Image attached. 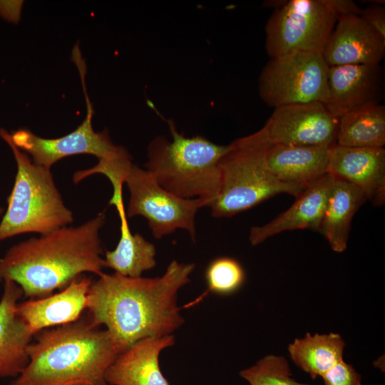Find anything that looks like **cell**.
<instances>
[{"label": "cell", "instance_id": "obj_23", "mask_svg": "<svg viewBox=\"0 0 385 385\" xmlns=\"http://www.w3.org/2000/svg\"><path fill=\"white\" fill-rule=\"evenodd\" d=\"M337 145L376 148L385 145V106H366L339 118Z\"/></svg>", "mask_w": 385, "mask_h": 385}, {"label": "cell", "instance_id": "obj_24", "mask_svg": "<svg viewBox=\"0 0 385 385\" xmlns=\"http://www.w3.org/2000/svg\"><path fill=\"white\" fill-rule=\"evenodd\" d=\"M205 277L207 289L193 302L186 304L185 308L198 304L210 293L227 295L235 292L243 285L245 272L235 259L220 257L209 263Z\"/></svg>", "mask_w": 385, "mask_h": 385}, {"label": "cell", "instance_id": "obj_10", "mask_svg": "<svg viewBox=\"0 0 385 385\" xmlns=\"http://www.w3.org/2000/svg\"><path fill=\"white\" fill-rule=\"evenodd\" d=\"M81 79L86 103V115L82 123L71 133L58 138H41L28 129H19L11 134L14 145L32 158V162L46 168L58 160L77 154H91L106 160L127 153L122 146L111 141L108 130L96 132L92 125L94 113L85 84L86 64L81 56L73 58Z\"/></svg>", "mask_w": 385, "mask_h": 385}, {"label": "cell", "instance_id": "obj_6", "mask_svg": "<svg viewBox=\"0 0 385 385\" xmlns=\"http://www.w3.org/2000/svg\"><path fill=\"white\" fill-rule=\"evenodd\" d=\"M269 144L259 131L230 144L219 163V194L208 207L213 217L234 216L281 193L297 197L304 189L282 182L269 172L264 159Z\"/></svg>", "mask_w": 385, "mask_h": 385}, {"label": "cell", "instance_id": "obj_3", "mask_svg": "<svg viewBox=\"0 0 385 385\" xmlns=\"http://www.w3.org/2000/svg\"><path fill=\"white\" fill-rule=\"evenodd\" d=\"M29 361L11 385H108L105 375L120 351L88 317L37 334Z\"/></svg>", "mask_w": 385, "mask_h": 385}, {"label": "cell", "instance_id": "obj_29", "mask_svg": "<svg viewBox=\"0 0 385 385\" xmlns=\"http://www.w3.org/2000/svg\"><path fill=\"white\" fill-rule=\"evenodd\" d=\"M22 4V1H0V16L12 23L18 22Z\"/></svg>", "mask_w": 385, "mask_h": 385}, {"label": "cell", "instance_id": "obj_4", "mask_svg": "<svg viewBox=\"0 0 385 385\" xmlns=\"http://www.w3.org/2000/svg\"><path fill=\"white\" fill-rule=\"evenodd\" d=\"M172 140L159 135L148 147L145 169L170 193L184 199H202L207 207L217 197L221 185L219 166L230 144L217 145L202 135L185 137L168 120Z\"/></svg>", "mask_w": 385, "mask_h": 385}, {"label": "cell", "instance_id": "obj_18", "mask_svg": "<svg viewBox=\"0 0 385 385\" xmlns=\"http://www.w3.org/2000/svg\"><path fill=\"white\" fill-rule=\"evenodd\" d=\"M175 344L173 334L140 339L119 354L106 372L108 385H169L160 365V352Z\"/></svg>", "mask_w": 385, "mask_h": 385}, {"label": "cell", "instance_id": "obj_22", "mask_svg": "<svg viewBox=\"0 0 385 385\" xmlns=\"http://www.w3.org/2000/svg\"><path fill=\"white\" fill-rule=\"evenodd\" d=\"M345 342L336 333H307L288 346L289 356L296 366L315 379L343 360Z\"/></svg>", "mask_w": 385, "mask_h": 385}, {"label": "cell", "instance_id": "obj_13", "mask_svg": "<svg viewBox=\"0 0 385 385\" xmlns=\"http://www.w3.org/2000/svg\"><path fill=\"white\" fill-rule=\"evenodd\" d=\"M385 55V38L359 15L339 16L322 56L329 66L376 65Z\"/></svg>", "mask_w": 385, "mask_h": 385}, {"label": "cell", "instance_id": "obj_17", "mask_svg": "<svg viewBox=\"0 0 385 385\" xmlns=\"http://www.w3.org/2000/svg\"><path fill=\"white\" fill-rule=\"evenodd\" d=\"M334 177L326 173L308 184L294 204L274 220L250 229L249 240L253 246L284 231L310 229L319 231Z\"/></svg>", "mask_w": 385, "mask_h": 385}, {"label": "cell", "instance_id": "obj_27", "mask_svg": "<svg viewBox=\"0 0 385 385\" xmlns=\"http://www.w3.org/2000/svg\"><path fill=\"white\" fill-rule=\"evenodd\" d=\"M369 25L385 38V9L377 4L361 9L359 15Z\"/></svg>", "mask_w": 385, "mask_h": 385}, {"label": "cell", "instance_id": "obj_15", "mask_svg": "<svg viewBox=\"0 0 385 385\" xmlns=\"http://www.w3.org/2000/svg\"><path fill=\"white\" fill-rule=\"evenodd\" d=\"M91 277L79 276L61 292L18 303L17 314L32 332L68 324L78 320L86 309Z\"/></svg>", "mask_w": 385, "mask_h": 385}, {"label": "cell", "instance_id": "obj_8", "mask_svg": "<svg viewBox=\"0 0 385 385\" xmlns=\"http://www.w3.org/2000/svg\"><path fill=\"white\" fill-rule=\"evenodd\" d=\"M329 66L322 54L292 52L270 58L258 78L261 99L274 108L328 98Z\"/></svg>", "mask_w": 385, "mask_h": 385}, {"label": "cell", "instance_id": "obj_1", "mask_svg": "<svg viewBox=\"0 0 385 385\" xmlns=\"http://www.w3.org/2000/svg\"><path fill=\"white\" fill-rule=\"evenodd\" d=\"M195 268L173 260L153 278L103 272L90 286L88 318L96 327L106 326L120 354L143 338L170 335L184 322L178 293Z\"/></svg>", "mask_w": 385, "mask_h": 385}, {"label": "cell", "instance_id": "obj_30", "mask_svg": "<svg viewBox=\"0 0 385 385\" xmlns=\"http://www.w3.org/2000/svg\"><path fill=\"white\" fill-rule=\"evenodd\" d=\"M4 212V209L0 207V215H1Z\"/></svg>", "mask_w": 385, "mask_h": 385}, {"label": "cell", "instance_id": "obj_20", "mask_svg": "<svg viewBox=\"0 0 385 385\" xmlns=\"http://www.w3.org/2000/svg\"><path fill=\"white\" fill-rule=\"evenodd\" d=\"M366 200L359 188L334 178L319 232L334 252L346 249L352 218Z\"/></svg>", "mask_w": 385, "mask_h": 385}, {"label": "cell", "instance_id": "obj_31", "mask_svg": "<svg viewBox=\"0 0 385 385\" xmlns=\"http://www.w3.org/2000/svg\"><path fill=\"white\" fill-rule=\"evenodd\" d=\"M73 385H86V384H73Z\"/></svg>", "mask_w": 385, "mask_h": 385}, {"label": "cell", "instance_id": "obj_16", "mask_svg": "<svg viewBox=\"0 0 385 385\" xmlns=\"http://www.w3.org/2000/svg\"><path fill=\"white\" fill-rule=\"evenodd\" d=\"M0 299V377H17L29 361V348L35 334L17 314L24 296L14 281L5 279Z\"/></svg>", "mask_w": 385, "mask_h": 385}, {"label": "cell", "instance_id": "obj_25", "mask_svg": "<svg viewBox=\"0 0 385 385\" xmlns=\"http://www.w3.org/2000/svg\"><path fill=\"white\" fill-rule=\"evenodd\" d=\"M240 376L250 385H311L295 381L292 377L287 360L272 354L240 371Z\"/></svg>", "mask_w": 385, "mask_h": 385}, {"label": "cell", "instance_id": "obj_19", "mask_svg": "<svg viewBox=\"0 0 385 385\" xmlns=\"http://www.w3.org/2000/svg\"><path fill=\"white\" fill-rule=\"evenodd\" d=\"M331 148L270 143L265 152V163L279 180L305 187L327 173Z\"/></svg>", "mask_w": 385, "mask_h": 385}, {"label": "cell", "instance_id": "obj_12", "mask_svg": "<svg viewBox=\"0 0 385 385\" xmlns=\"http://www.w3.org/2000/svg\"><path fill=\"white\" fill-rule=\"evenodd\" d=\"M328 98L324 104L336 118L382 101L384 71L379 64L329 66Z\"/></svg>", "mask_w": 385, "mask_h": 385}, {"label": "cell", "instance_id": "obj_9", "mask_svg": "<svg viewBox=\"0 0 385 385\" xmlns=\"http://www.w3.org/2000/svg\"><path fill=\"white\" fill-rule=\"evenodd\" d=\"M124 183L130 192L127 217H144L155 239L182 229L196 237L195 216L199 209L207 207L204 200L184 199L163 188L146 169L133 164Z\"/></svg>", "mask_w": 385, "mask_h": 385}, {"label": "cell", "instance_id": "obj_11", "mask_svg": "<svg viewBox=\"0 0 385 385\" xmlns=\"http://www.w3.org/2000/svg\"><path fill=\"white\" fill-rule=\"evenodd\" d=\"M338 123L324 103H298L274 108L259 131L272 145L332 147Z\"/></svg>", "mask_w": 385, "mask_h": 385}, {"label": "cell", "instance_id": "obj_26", "mask_svg": "<svg viewBox=\"0 0 385 385\" xmlns=\"http://www.w3.org/2000/svg\"><path fill=\"white\" fill-rule=\"evenodd\" d=\"M321 377L324 385H362L361 376L344 360L336 364Z\"/></svg>", "mask_w": 385, "mask_h": 385}, {"label": "cell", "instance_id": "obj_2", "mask_svg": "<svg viewBox=\"0 0 385 385\" xmlns=\"http://www.w3.org/2000/svg\"><path fill=\"white\" fill-rule=\"evenodd\" d=\"M103 212L78 227H62L14 245L0 258V282L11 279L24 296L37 299L64 288L84 272L106 267L99 230Z\"/></svg>", "mask_w": 385, "mask_h": 385}, {"label": "cell", "instance_id": "obj_5", "mask_svg": "<svg viewBox=\"0 0 385 385\" xmlns=\"http://www.w3.org/2000/svg\"><path fill=\"white\" fill-rule=\"evenodd\" d=\"M0 137L10 147L17 165L0 222V242L24 233L45 235L71 223L73 213L65 206L50 169L35 165L4 128H0Z\"/></svg>", "mask_w": 385, "mask_h": 385}, {"label": "cell", "instance_id": "obj_21", "mask_svg": "<svg viewBox=\"0 0 385 385\" xmlns=\"http://www.w3.org/2000/svg\"><path fill=\"white\" fill-rule=\"evenodd\" d=\"M120 222V237L113 250L106 251L105 262L123 276L138 277L156 265L155 245L139 233L130 230L125 208L117 210Z\"/></svg>", "mask_w": 385, "mask_h": 385}, {"label": "cell", "instance_id": "obj_14", "mask_svg": "<svg viewBox=\"0 0 385 385\" xmlns=\"http://www.w3.org/2000/svg\"><path fill=\"white\" fill-rule=\"evenodd\" d=\"M327 173L359 188L367 200L381 205L385 200V149L331 148Z\"/></svg>", "mask_w": 385, "mask_h": 385}, {"label": "cell", "instance_id": "obj_28", "mask_svg": "<svg viewBox=\"0 0 385 385\" xmlns=\"http://www.w3.org/2000/svg\"><path fill=\"white\" fill-rule=\"evenodd\" d=\"M329 8L339 16L344 15H360L361 9L351 0H326Z\"/></svg>", "mask_w": 385, "mask_h": 385}, {"label": "cell", "instance_id": "obj_7", "mask_svg": "<svg viewBox=\"0 0 385 385\" xmlns=\"http://www.w3.org/2000/svg\"><path fill=\"white\" fill-rule=\"evenodd\" d=\"M338 16L326 0L283 1L265 26V50L270 58L292 52L323 53Z\"/></svg>", "mask_w": 385, "mask_h": 385}]
</instances>
